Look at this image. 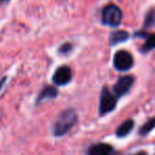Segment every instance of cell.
<instances>
[{"mask_svg": "<svg viewBox=\"0 0 155 155\" xmlns=\"http://www.w3.org/2000/svg\"><path fill=\"white\" fill-rule=\"evenodd\" d=\"M134 77L132 75H127L118 78L116 84L113 86V93L117 98L126 95L131 90L133 84H134Z\"/></svg>", "mask_w": 155, "mask_h": 155, "instance_id": "obj_6", "label": "cell"}, {"mask_svg": "<svg viewBox=\"0 0 155 155\" xmlns=\"http://www.w3.org/2000/svg\"><path fill=\"white\" fill-rule=\"evenodd\" d=\"M155 21V10L154 8H151L149 12L147 13L145 18V28H150L152 27V25Z\"/></svg>", "mask_w": 155, "mask_h": 155, "instance_id": "obj_13", "label": "cell"}, {"mask_svg": "<svg viewBox=\"0 0 155 155\" xmlns=\"http://www.w3.org/2000/svg\"><path fill=\"white\" fill-rule=\"evenodd\" d=\"M72 80V70L68 65H61L57 68L52 76V81L55 86L63 87L70 84Z\"/></svg>", "mask_w": 155, "mask_h": 155, "instance_id": "obj_5", "label": "cell"}, {"mask_svg": "<svg viewBox=\"0 0 155 155\" xmlns=\"http://www.w3.org/2000/svg\"><path fill=\"white\" fill-rule=\"evenodd\" d=\"M8 80V77L6 76H4V77H2L1 79H0V91L2 90V88H3L4 84H5V81Z\"/></svg>", "mask_w": 155, "mask_h": 155, "instance_id": "obj_15", "label": "cell"}, {"mask_svg": "<svg viewBox=\"0 0 155 155\" xmlns=\"http://www.w3.org/2000/svg\"><path fill=\"white\" fill-rule=\"evenodd\" d=\"M145 42L141 45V53H149L150 51L155 49V33L154 34H149L147 36V38L145 39Z\"/></svg>", "mask_w": 155, "mask_h": 155, "instance_id": "obj_11", "label": "cell"}, {"mask_svg": "<svg viewBox=\"0 0 155 155\" xmlns=\"http://www.w3.org/2000/svg\"><path fill=\"white\" fill-rule=\"evenodd\" d=\"M134 64V59L131 53L124 50L117 51L113 58V65L117 71L126 72L129 71Z\"/></svg>", "mask_w": 155, "mask_h": 155, "instance_id": "obj_4", "label": "cell"}, {"mask_svg": "<svg viewBox=\"0 0 155 155\" xmlns=\"http://www.w3.org/2000/svg\"><path fill=\"white\" fill-rule=\"evenodd\" d=\"M77 118V113L74 109L62 110L52 124V134L55 137L64 136L76 124Z\"/></svg>", "mask_w": 155, "mask_h": 155, "instance_id": "obj_1", "label": "cell"}, {"mask_svg": "<svg viewBox=\"0 0 155 155\" xmlns=\"http://www.w3.org/2000/svg\"><path fill=\"white\" fill-rule=\"evenodd\" d=\"M132 155H148V153L146 151H139L136 152V153H133Z\"/></svg>", "mask_w": 155, "mask_h": 155, "instance_id": "obj_16", "label": "cell"}, {"mask_svg": "<svg viewBox=\"0 0 155 155\" xmlns=\"http://www.w3.org/2000/svg\"><path fill=\"white\" fill-rule=\"evenodd\" d=\"M154 128H155V116L152 117V118H150L147 123L143 124V126L140 127V129H139L138 133L140 136H145V135L149 134Z\"/></svg>", "mask_w": 155, "mask_h": 155, "instance_id": "obj_12", "label": "cell"}, {"mask_svg": "<svg viewBox=\"0 0 155 155\" xmlns=\"http://www.w3.org/2000/svg\"><path fill=\"white\" fill-rule=\"evenodd\" d=\"M101 23L108 27H118L123 21V13L115 4H108L101 12Z\"/></svg>", "mask_w": 155, "mask_h": 155, "instance_id": "obj_2", "label": "cell"}, {"mask_svg": "<svg viewBox=\"0 0 155 155\" xmlns=\"http://www.w3.org/2000/svg\"><path fill=\"white\" fill-rule=\"evenodd\" d=\"M58 96V90L56 87L53 86H45L42 90L40 91V93L38 94L36 98V104H41L42 101L48 99H54Z\"/></svg>", "mask_w": 155, "mask_h": 155, "instance_id": "obj_8", "label": "cell"}, {"mask_svg": "<svg viewBox=\"0 0 155 155\" xmlns=\"http://www.w3.org/2000/svg\"><path fill=\"white\" fill-rule=\"evenodd\" d=\"M72 49H73V45H72L71 42H64L59 47L58 53H59L60 55H67V54H69L70 52L72 51Z\"/></svg>", "mask_w": 155, "mask_h": 155, "instance_id": "obj_14", "label": "cell"}, {"mask_svg": "<svg viewBox=\"0 0 155 155\" xmlns=\"http://www.w3.org/2000/svg\"><path fill=\"white\" fill-rule=\"evenodd\" d=\"M117 106V97L109 90L108 87H104L100 93V99H99V115L104 116L108 113H111L115 110Z\"/></svg>", "mask_w": 155, "mask_h": 155, "instance_id": "obj_3", "label": "cell"}, {"mask_svg": "<svg viewBox=\"0 0 155 155\" xmlns=\"http://www.w3.org/2000/svg\"><path fill=\"white\" fill-rule=\"evenodd\" d=\"M10 1V0H0V2H8Z\"/></svg>", "mask_w": 155, "mask_h": 155, "instance_id": "obj_17", "label": "cell"}, {"mask_svg": "<svg viewBox=\"0 0 155 155\" xmlns=\"http://www.w3.org/2000/svg\"><path fill=\"white\" fill-rule=\"evenodd\" d=\"M129 38V33L120 30L115 31L110 35V45H116L120 42H124Z\"/></svg>", "mask_w": 155, "mask_h": 155, "instance_id": "obj_10", "label": "cell"}, {"mask_svg": "<svg viewBox=\"0 0 155 155\" xmlns=\"http://www.w3.org/2000/svg\"><path fill=\"white\" fill-rule=\"evenodd\" d=\"M116 150L109 143H99L90 146L86 152V155H117Z\"/></svg>", "mask_w": 155, "mask_h": 155, "instance_id": "obj_7", "label": "cell"}, {"mask_svg": "<svg viewBox=\"0 0 155 155\" xmlns=\"http://www.w3.org/2000/svg\"><path fill=\"white\" fill-rule=\"evenodd\" d=\"M133 128H134V120L133 119H126L118 128L115 131V135H116L118 138H123L126 137L127 135H129V133L132 132Z\"/></svg>", "mask_w": 155, "mask_h": 155, "instance_id": "obj_9", "label": "cell"}]
</instances>
